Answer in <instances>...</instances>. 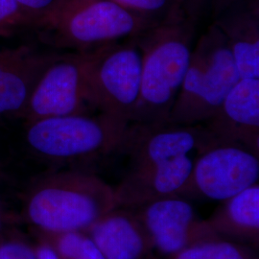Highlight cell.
I'll return each instance as SVG.
<instances>
[{
    "instance_id": "obj_16",
    "label": "cell",
    "mask_w": 259,
    "mask_h": 259,
    "mask_svg": "<svg viewBox=\"0 0 259 259\" xmlns=\"http://www.w3.org/2000/svg\"><path fill=\"white\" fill-rule=\"evenodd\" d=\"M213 232L227 240L258 246L259 185L223 201L206 219Z\"/></svg>"
},
{
    "instance_id": "obj_22",
    "label": "cell",
    "mask_w": 259,
    "mask_h": 259,
    "mask_svg": "<svg viewBox=\"0 0 259 259\" xmlns=\"http://www.w3.org/2000/svg\"><path fill=\"white\" fill-rule=\"evenodd\" d=\"M0 259H37L36 251L21 243H6L0 246Z\"/></svg>"
},
{
    "instance_id": "obj_18",
    "label": "cell",
    "mask_w": 259,
    "mask_h": 259,
    "mask_svg": "<svg viewBox=\"0 0 259 259\" xmlns=\"http://www.w3.org/2000/svg\"><path fill=\"white\" fill-rule=\"evenodd\" d=\"M49 244L60 259H106L84 232L46 233Z\"/></svg>"
},
{
    "instance_id": "obj_2",
    "label": "cell",
    "mask_w": 259,
    "mask_h": 259,
    "mask_svg": "<svg viewBox=\"0 0 259 259\" xmlns=\"http://www.w3.org/2000/svg\"><path fill=\"white\" fill-rule=\"evenodd\" d=\"M115 207L113 186L93 173L68 170L48 174L37 183L27 214L45 233L85 232Z\"/></svg>"
},
{
    "instance_id": "obj_6",
    "label": "cell",
    "mask_w": 259,
    "mask_h": 259,
    "mask_svg": "<svg viewBox=\"0 0 259 259\" xmlns=\"http://www.w3.org/2000/svg\"><path fill=\"white\" fill-rule=\"evenodd\" d=\"M83 53L88 89L95 111L130 124L139 102L141 83L142 54L136 37Z\"/></svg>"
},
{
    "instance_id": "obj_11",
    "label": "cell",
    "mask_w": 259,
    "mask_h": 259,
    "mask_svg": "<svg viewBox=\"0 0 259 259\" xmlns=\"http://www.w3.org/2000/svg\"><path fill=\"white\" fill-rule=\"evenodd\" d=\"M195 157L130 168L113 187L117 206L137 208L171 197H185Z\"/></svg>"
},
{
    "instance_id": "obj_9",
    "label": "cell",
    "mask_w": 259,
    "mask_h": 259,
    "mask_svg": "<svg viewBox=\"0 0 259 259\" xmlns=\"http://www.w3.org/2000/svg\"><path fill=\"white\" fill-rule=\"evenodd\" d=\"M216 144L199 125L130 123L119 152L129 157L130 168L147 166L192 156Z\"/></svg>"
},
{
    "instance_id": "obj_24",
    "label": "cell",
    "mask_w": 259,
    "mask_h": 259,
    "mask_svg": "<svg viewBox=\"0 0 259 259\" xmlns=\"http://www.w3.org/2000/svg\"><path fill=\"white\" fill-rule=\"evenodd\" d=\"M240 0H211L210 2V8L212 12V16L214 19H216L218 16H220L225 11L231 8L236 3H238Z\"/></svg>"
},
{
    "instance_id": "obj_19",
    "label": "cell",
    "mask_w": 259,
    "mask_h": 259,
    "mask_svg": "<svg viewBox=\"0 0 259 259\" xmlns=\"http://www.w3.org/2000/svg\"><path fill=\"white\" fill-rule=\"evenodd\" d=\"M131 13L154 22L182 17L179 0H111Z\"/></svg>"
},
{
    "instance_id": "obj_20",
    "label": "cell",
    "mask_w": 259,
    "mask_h": 259,
    "mask_svg": "<svg viewBox=\"0 0 259 259\" xmlns=\"http://www.w3.org/2000/svg\"><path fill=\"white\" fill-rule=\"evenodd\" d=\"M26 25H35V21L15 0H0V36Z\"/></svg>"
},
{
    "instance_id": "obj_3",
    "label": "cell",
    "mask_w": 259,
    "mask_h": 259,
    "mask_svg": "<svg viewBox=\"0 0 259 259\" xmlns=\"http://www.w3.org/2000/svg\"><path fill=\"white\" fill-rule=\"evenodd\" d=\"M156 24L111 0H57L37 27L53 47L88 52L136 37Z\"/></svg>"
},
{
    "instance_id": "obj_21",
    "label": "cell",
    "mask_w": 259,
    "mask_h": 259,
    "mask_svg": "<svg viewBox=\"0 0 259 259\" xmlns=\"http://www.w3.org/2000/svg\"><path fill=\"white\" fill-rule=\"evenodd\" d=\"M19 7L35 21V26L40 22L49 11L55 5L57 0H15Z\"/></svg>"
},
{
    "instance_id": "obj_25",
    "label": "cell",
    "mask_w": 259,
    "mask_h": 259,
    "mask_svg": "<svg viewBox=\"0 0 259 259\" xmlns=\"http://www.w3.org/2000/svg\"><path fill=\"white\" fill-rule=\"evenodd\" d=\"M36 258L37 259H60L55 250L49 245L44 244L39 246L36 250Z\"/></svg>"
},
{
    "instance_id": "obj_14",
    "label": "cell",
    "mask_w": 259,
    "mask_h": 259,
    "mask_svg": "<svg viewBox=\"0 0 259 259\" xmlns=\"http://www.w3.org/2000/svg\"><path fill=\"white\" fill-rule=\"evenodd\" d=\"M106 259H149L154 247L132 208L115 207L85 231Z\"/></svg>"
},
{
    "instance_id": "obj_10",
    "label": "cell",
    "mask_w": 259,
    "mask_h": 259,
    "mask_svg": "<svg viewBox=\"0 0 259 259\" xmlns=\"http://www.w3.org/2000/svg\"><path fill=\"white\" fill-rule=\"evenodd\" d=\"M132 209L147 232L154 250L167 257L197 243L221 238L183 197H171Z\"/></svg>"
},
{
    "instance_id": "obj_1",
    "label": "cell",
    "mask_w": 259,
    "mask_h": 259,
    "mask_svg": "<svg viewBox=\"0 0 259 259\" xmlns=\"http://www.w3.org/2000/svg\"><path fill=\"white\" fill-rule=\"evenodd\" d=\"M195 24L184 16L136 36L142 54L139 102L132 122L169 123L194 47Z\"/></svg>"
},
{
    "instance_id": "obj_5",
    "label": "cell",
    "mask_w": 259,
    "mask_h": 259,
    "mask_svg": "<svg viewBox=\"0 0 259 259\" xmlns=\"http://www.w3.org/2000/svg\"><path fill=\"white\" fill-rule=\"evenodd\" d=\"M128 126L103 113L48 117L28 123L26 141L48 161H93L119 152Z\"/></svg>"
},
{
    "instance_id": "obj_15",
    "label": "cell",
    "mask_w": 259,
    "mask_h": 259,
    "mask_svg": "<svg viewBox=\"0 0 259 259\" xmlns=\"http://www.w3.org/2000/svg\"><path fill=\"white\" fill-rule=\"evenodd\" d=\"M240 78L259 79L258 0H240L214 19Z\"/></svg>"
},
{
    "instance_id": "obj_23",
    "label": "cell",
    "mask_w": 259,
    "mask_h": 259,
    "mask_svg": "<svg viewBox=\"0 0 259 259\" xmlns=\"http://www.w3.org/2000/svg\"><path fill=\"white\" fill-rule=\"evenodd\" d=\"M179 2L185 18L196 23L210 7L211 0H179Z\"/></svg>"
},
{
    "instance_id": "obj_12",
    "label": "cell",
    "mask_w": 259,
    "mask_h": 259,
    "mask_svg": "<svg viewBox=\"0 0 259 259\" xmlns=\"http://www.w3.org/2000/svg\"><path fill=\"white\" fill-rule=\"evenodd\" d=\"M202 125L216 143L240 145L259 155V79L241 78Z\"/></svg>"
},
{
    "instance_id": "obj_8",
    "label": "cell",
    "mask_w": 259,
    "mask_h": 259,
    "mask_svg": "<svg viewBox=\"0 0 259 259\" xmlns=\"http://www.w3.org/2000/svg\"><path fill=\"white\" fill-rule=\"evenodd\" d=\"M259 155L232 143H216L195 157L186 195L225 201L258 184Z\"/></svg>"
},
{
    "instance_id": "obj_4",
    "label": "cell",
    "mask_w": 259,
    "mask_h": 259,
    "mask_svg": "<svg viewBox=\"0 0 259 259\" xmlns=\"http://www.w3.org/2000/svg\"><path fill=\"white\" fill-rule=\"evenodd\" d=\"M240 79L228 44L212 23L195 42L169 123L203 124L219 109Z\"/></svg>"
},
{
    "instance_id": "obj_7",
    "label": "cell",
    "mask_w": 259,
    "mask_h": 259,
    "mask_svg": "<svg viewBox=\"0 0 259 259\" xmlns=\"http://www.w3.org/2000/svg\"><path fill=\"white\" fill-rule=\"evenodd\" d=\"M83 52L58 55L38 78L22 112L27 123L48 117L91 114Z\"/></svg>"
},
{
    "instance_id": "obj_26",
    "label": "cell",
    "mask_w": 259,
    "mask_h": 259,
    "mask_svg": "<svg viewBox=\"0 0 259 259\" xmlns=\"http://www.w3.org/2000/svg\"><path fill=\"white\" fill-rule=\"evenodd\" d=\"M0 229H1V215H0Z\"/></svg>"
},
{
    "instance_id": "obj_17",
    "label": "cell",
    "mask_w": 259,
    "mask_h": 259,
    "mask_svg": "<svg viewBox=\"0 0 259 259\" xmlns=\"http://www.w3.org/2000/svg\"><path fill=\"white\" fill-rule=\"evenodd\" d=\"M168 259H257L247 247L223 238L203 241Z\"/></svg>"
},
{
    "instance_id": "obj_13",
    "label": "cell",
    "mask_w": 259,
    "mask_h": 259,
    "mask_svg": "<svg viewBox=\"0 0 259 259\" xmlns=\"http://www.w3.org/2000/svg\"><path fill=\"white\" fill-rule=\"evenodd\" d=\"M58 55L29 46L0 48V117L21 116L38 78Z\"/></svg>"
}]
</instances>
